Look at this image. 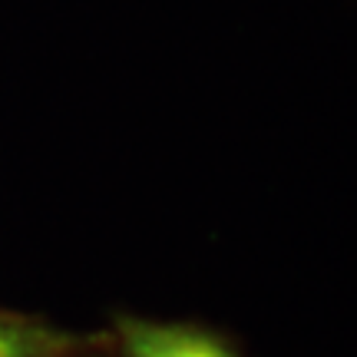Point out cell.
Instances as JSON below:
<instances>
[{
	"label": "cell",
	"mask_w": 357,
	"mask_h": 357,
	"mask_svg": "<svg viewBox=\"0 0 357 357\" xmlns=\"http://www.w3.org/2000/svg\"><path fill=\"white\" fill-rule=\"evenodd\" d=\"M119 357H238L215 331L182 321H149L119 314L116 318Z\"/></svg>",
	"instance_id": "cell-1"
},
{
	"label": "cell",
	"mask_w": 357,
	"mask_h": 357,
	"mask_svg": "<svg viewBox=\"0 0 357 357\" xmlns=\"http://www.w3.org/2000/svg\"><path fill=\"white\" fill-rule=\"evenodd\" d=\"M77 341L43 321L0 311V357H70Z\"/></svg>",
	"instance_id": "cell-2"
}]
</instances>
